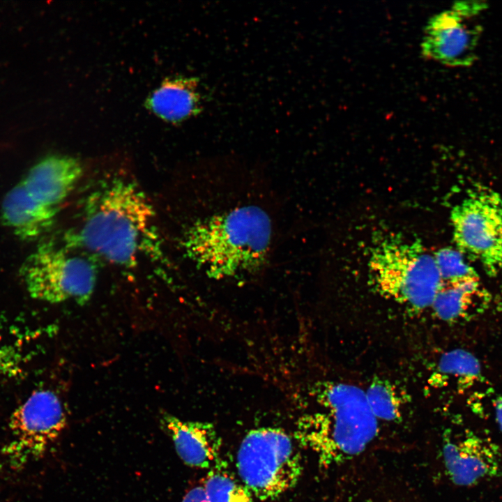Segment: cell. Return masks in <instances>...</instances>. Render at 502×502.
I'll return each mask as SVG.
<instances>
[{
    "label": "cell",
    "instance_id": "e0dca14e",
    "mask_svg": "<svg viewBox=\"0 0 502 502\" xmlns=\"http://www.w3.org/2000/svg\"><path fill=\"white\" fill-rule=\"evenodd\" d=\"M365 395L370 409L378 420L394 421L400 418V400L388 385L374 382L369 386Z\"/></svg>",
    "mask_w": 502,
    "mask_h": 502
},
{
    "label": "cell",
    "instance_id": "8fae6325",
    "mask_svg": "<svg viewBox=\"0 0 502 502\" xmlns=\"http://www.w3.org/2000/svg\"><path fill=\"white\" fill-rule=\"evenodd\" d=\"M160 424L185 464L211 469L221 461L222 441L213 425L184 421L168 413H161Z\"/></svg>",
    "mask_w": 502,
    "mask_h": 502
},
{
    "label": "cell",
    "instance_id": "7402d4cb",
    "mask_svg": "<svg viewBox=\"0 0 502 502\" xmlns=\"http://www.w3.org/2000/svg\"><path fill=\"white\" fill-rule=\"evenodd\" d=\"M494 418L496 424L502 430V397L499 398L494 404Z\"/></svg>",
    "mask_w": 502,
    "mask_h": 502
},
{
    "label": "cell",
    "instance_id": "9c48e42d",
    "mask_svg": "<svg viewBox=\"0 0 502 502\" xmlns=\"http://www.w3.org/2000/svg\"><path fill=\"white\" fill-rule=\"evenodd\" d=\"M486 6L483 1H458L432 17L424 31L422 54L448 66L473 64L482 29L473 20Z\"/></svg>",
    "mask_w": 502,
    "mask_h": 502
},
{
    "label": "cell",
    "instance_id": "4fadbf2b",
    "mask_svg": "<svg viewBox=\"0 0 502 502\" xmlns=\"http://www.w3.org/2000/svg\"><path fill=\"white\" fill-rule=\"evenodd\" d=\"M58 209L33 197L21 181L4 197L1 208L3 223L23 241H32L54 224Z\"/></svg>",
    "mask_w": 502,
    "mask_h": 502
},
{
    "label": "cell",
    "instance_id": "d6986e66",
    "mask_svg": "<svg viewBox=\"0 0 502 502\" xmlns=\"http://www.w3.org/2000/svg\"><path fill=\"white\" fill-rule=\"evenodd\" d=\"M434 258L442 281L478 275L457 250L443 248L434 254Z\"/></svg>",
    "mask_w": 502,
    "mask_h": 502
},
{
    "label": "cell",
    "instance_id": "44dd1931",
    "mask_svg": "<svg viewBox=\"0 0 502 502\" xmlns=\"http://www.w3.org/2000/svg\"><path fill=\"white\" fill-rule=\"evenodd\" d=\"M182 502H208L203 485L191 489L185 495Z\"/></svg>",
    "mask_w": 502,
    "mask_h": 502
},
{
    "label": "cell",
    "instance_id": "8992f818",
    "mask_svg": "<svg viewBox=\"0 0 502 502\" xmlns=\"http://www.w3.org/2000/svg\"><path fill=\"white\" fill-rule=\"evenodd\" d=\"M65 243L40 244L23 263L20 275L34 299L58 303L73 299L87 303L97 281V268L91 259Z\"/></svg>",
    "mask_w": 502,
    "mask_h": 502
},
{
    "label": "cell",
    "instance_id": "7a4b0ae2",
    "mask_svg": "<svg viewBox=\"0 0 502 502\" xmlns=\"http://www.w3.org/2000/svg\"><path fill=\"white\" fill-rule=\"evenodd\" d=\"M154 211L133 182L116 178L101 185L86 199L78 231L66 244L82 248L114 264H136L151 229Z\"/></svg>",
    "mask_w": 502,
    "mask_h": 502
},
{
    "label": "cell",
    "instance_id": "7c38bea8",
    "mask_svg": "<svg viewBox=\"0 0 502 502\" xmlns=\"http://www.w3.org/2000/svg\"><path fill=\"white\" fill-rule=\"evenodd\" d=\"M83 172L77 158L52 155L34 165L22 182L37 200L57 208L73 190Z\"/></svg>",
    "mask_w": 502,
    "mask_h": 502
},
{
    "label": "cell",
    "instance_id": "5bb4252c",
    "mask_svg": "<svg viewBox=\"0 0 502 502\" xmlns=\"http://www.w3.org/2000/svg\"><path fill=\"white\" fill-rule=\"evenodd\" d=\"M145 105L169 123H179L195 116L203 109L199 80L185 76L166 78L147 98Z\"/></svg>",
    "mask_w": 502,
    "mask_h": 502
},
{
    "label": "cell",
    "instance_id": "2e32d148",
    "mask_svg": "<svg viewBox=\"0 0 502 502\" xmlns=\"http://www.w3.org/2000/svg\"><path fill=\"white\" fill-rule=\"evenodd\" d=\"M202 485L208 502H253L250 491L222 461L210 469Z\"/></svg>",
    "mask_w": 502,
    "mask_h": 502
},
{
    "label": "cell",
    "instance_id": "ac0fdd59",
    "mask_svg": "<svg viewBox=\"0 0 502 502\" xmlns=\"http://www.w3.org/2000/svg\"><path fill=\"white\" fill-rule=\"evenodd\" d=\"M439 370L444 374L463 379H474L480 374L478 360L470 352L455 349L443 353L439 359Z\"/></svg>",
    "mask_w": 502,
    "mask_h": 502
},
{
    "label": "cell",
    "instance_id": "9a60e30c",
    "mask_svg": "<svg viewBox=\"0 0 502 502\" xmlns=\"http://www.w3.org/2000/svg\"><path fill=\"white\" fill-rule=\"evenodd\" d=\"M489 296L478 275L442 281L431 307L441 319L452 321L482 312Z\"/></svg>",
    "mask_w": 502,
    "mask_h": 502
},
{
    "label": "cell",
    "instance_id": "5b68a950",
    "mask_svg": "<svg viewBox=\"0 0 502 502\" xmlns=\"http://www.w3.org/2000/svg\"><path fill=\"white\" fill-rule=\"evenodd\" d=\"M236 466L241 482L261 501L275 499L293 488L303 470L292 439L275 427L247 433L238 447Z\"/></svg>",
    "mask_w": 502,
    "mask_h": 502
},
{
    "label": "cell",
    "instance_id": "30bf717a",
    "mask_svg": "<svg viewBox=\"0 0 502 502\" xmlns=\"http://www.w3.org/2000/svg\"><path fill=\"white\" fill-rule=\"evenodd\" d=\"M446 474L459 486H471L502 474V454L492 441L471 432L444 441Z\"/></svg>",
    "mask_w": 502,
    "mask_h": 502
},
{
    "label": "cell",
    "instance_id": "52a82bcc",
    "mask_svg": "<svg viewBox=\"0 0 502 502\" xmlns=\"http://www.w3.org/2000/svg\"><path fill=\"white\" fill-rule=\"evenodd\" d=\"M453 238L464 257L479 262L495 276L502 271V198L493 190L476 187L451 211Z\"/></svg>",
    "mask_w": 502,
    "mask_h": 502
},
{
    "label": "cell",
    "instance_id": "277c9868",
    "mask_svg": "<svg viewBox=\"0 0 502 502\" xmlns=\"http://www.w3.org/2000/svg\"><path fill=\"white\" fill-rule=\"evenodd\" d=\"M370 280L384 297L414 310L431 307L442 280L434 256L416 240H378L368 259Z\"/></svg>",
    "mask_w": 502,
    "mask_h": 502
},
{
    "label": "cell",
    "instance_id": "ffe728a7",
    "mask_svg": "<svg viewBox=\"0 0 502 502\" xmlns=\"http://www.w3.org/2000/svg\"><path fill=\"white\" fill-rule=\"evenodd\" d=\"M24 360L22 351L6 342L0 335V374L10 377L22 374Z\"/></svg>",
    "mask_w": 502,
    "mask_h": 502
},
{
    "label": "cell",
    "instance_id": "6da1fadb",
    "mask_svg": "<svg viewBox=\"0 0 502 502\" xmlns=\"http://www.w3.org/2000/svg\"><path fill=\"white\" fill-rule=\"evenodd\" d=\"M274 222L254 201L215 204L185 230V255L213 277L253 273L268 261L273 245Z\"/></svg>",
    "mask_w": 502,
    "mask_h": 502
},
{
    "label": "cell",
    "instance_id": "ba28073f",
    "mask_svg": "<svg viewBox=\"0 0 502 502\" xmlns=\"http://www.w3.org/2000/svg\"><path fill=\"white\" fill-rule=\"evenodd\" d=\"M66 423L62 402L54 391L33 392L10 416V439L2 448L6 462L18 469L42 457Z\"/></svg>",
    "mask_w": 502,
    "mask_h": 502
},
{
    "label": "cell",
    "instance_id": "3957f363",
    "mask_svg": "<svg viewBox=\"0 0 502 502\" xmlns=\"http://www.w3.org/2000/svg\"><path fill=\"white\" fill-rule=\"evenodd\" d=\"M317 390L323 411L301 420L297 438L328 467L362 453L377 436L379 425L359 387L327 382Z\"/></svg>",
    "mask_w": 502,
    "mask_h": 502
}]
</instances>
